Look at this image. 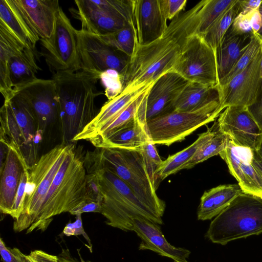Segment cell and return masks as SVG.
Here are the masks:
<instances>
[{"label":"cell","mask_w":262,"mask_h":262,"mask_svg":"<svg viewBox=\"0 0 262 262\" xmlns=\"http://www.w3.org/2000/svg\"><path fill=\"white\" fill-rule=\"evenodd\" d=\"M58 101V123L62 143L73 139L96 117V84L100 77L83 70L53 74Z\"/></svg>","instance_id":"1"},{"label":"cell","mask_w":262,"mask_h":262,"mask_svg":"<svg viewBox=\"0 0 262 262\" xmlns=\"http://www.w3.org/2000/svg\"><path fill=\"white\" fill-rule=\"evenodd\" d=\"M84 163L85 168L103 167L114 172L130 186L144 205L163 216L165 203L156 192L141 149L96 148L88 151Z\"/></svg>","instance_id":"2"},{"label":"cell","mask_w":262,"mask_h":262,"mask_svg":"<svg viewBox=\"0 0 262 262\" xmlns=\"http://www.w3.org/2000/svg\"><path fill=\"white\" fill-rule=\"evenodd\" d=\"M87 173H96L103 196L101 213L107 225L122 230L133 231V220L141 217L162 225V217L144 205L132 189L107 168H85Z\"/></svg>","instance_id":"3"},{"label":"cell","mask_w":262,"mask_h":262,"mask_svg":"<svg viewBox=\"0 0 262 262\" xmlns=\"http://www.w3.org/2000/svg\"><path fill=\"white\" fill-rule=\"evenodd\" d=\"M86 176L84 159L73 144L52 183L33 231L46 230L53 217L70 212L85 200Z\"/></svg>","instance_id":"4"},{"label":"cell","mask_w":262,"mask_h":262,"mask_svg":"<svg viewBox=\"0 0 262 262\" xmlns=\"http://www.w3.org/2000/svg\"><path fill=\"white\" fill-rule=\"evenodd\" d=\"M73 145L72 143L56 145L29 169L21 213L13 223L15 232L33 231L52 183Z\"/></svg>","instance_id":"5"},{"label":"cell","mask_w":262,"mask_h":262,"mask_svg":"<svg viewBox=\"0 0 262 262\" xmlns=\"http://www.w3.org/2000/svg\"><path fill=\"white\" fill-rule=\"evenodd\" d=\"M262 233V199L243 192L210 223L206 237L225 245L236 239Z\"/></svg>","instance_id":"6"},{"label":"cell","mask_w":262,"mask_h":262,"mask_svg":"<svg viewBox=\"0 0 262 262\" xmlns=\"http://www.w3.org/2000/svg\"><path fill=\"white\" fill-rule=\"evenodd\" d=\"M180 53V46L167 37L145 45L138 44L122 77V90L152 84L173 70Z\"/></svg>","instance_id":"7"},{"label":"cell","mask_w":262,"mask_h":262,"mask_svg":"<svg viewBox=\"0 0 262 262\" xmlns=\"http://www.w3.org/2000/svg\"><path fill=\"white\" fill-rule=\"evenodd\" d=\"M220 100L189 112L174 111L147 121L152 142L169 146L183 140L199 127L211 122L223 111Z\"/></svg>","instance_id":"8"},{"label":"cell","mask_w":262,"mask_h":262,"mask_svg":"<svg viewBox=\"0 0 262 262\" xmlns=\"http://www.w3.org/2000/svg\"><path fill=\"white\" fill-rule=\"evenodd\" d=\"M39 70L35 49L26 48L0 36V91L4 100H9L15 90L37 80Z\"/></svg>","instance_id":"9"},{"label":"cell","mask_w":262,"mask_h":262,"mask_svg":"<svg viewBox=\"0 0 262 262\" xmlns=\"http://www.w3.org/2000/svg\"><path fill=\"white\" fill-rule=\"evenodd\" d=\"M42 55L52 73L81 70L78 50V30L60 7L54 29L48 38L40 39Z\"/></svg>","instance_id":"10"},{"label":"cell","mask_w":262,"mask_h":262,"mask_svg":"<svg viewBox=\"0 0 262 262\" xmlns=\"http://www.w3.org/2000/svg\"><path fill=\"white\" fill-rule=\"evenodd\" d=\"M172 70L189 82L219 85L215 53L199 36H191L182 45Z\"/></svg>","instance_id":"11"},{"label":"cell","mask_w":262,"mask_h":262,"mask_svg":"<svg viewBox=\"0 0 262 262\" xmlns=\"http://www.w3.org/2000/svg\"><path fill=\"white\" fill-rule=\"evenodd\" d=\"M78 50L82 70L99 75L107 71L125 74L130 57L97 36L78 30Z\"/></svg>","instance_id":"12"},{"label":"cell","mask_w":262,"mask_h":262,"mask_svg":"<svg viewBox=\"0 0 262 262\" xmlns=\"http://www.w3.org/2000/svg\"><path fill=\"white\" fill-rule=\"evenodd\" d=\"M74 16L81 30L97 36L114 33L128 24L119 15L116 0H77Z\"/></svg>","instance_id":"13"},{"label":"cell","mask_w":262,"mask_h":262,"mask_svg":"<svg viewBox=\"0 0 262 262\" xmlns=\"http://www.w3.org/2000/svg\"><path fill=\"white\" fill-rule=\"evenodd\" d=\"M261 58L262 51L243 71L223 86H219L223 110L232 106L247 107L255 100L262 83Z\"/></svg>","instance_id":"14"},{"label":"cell","mask_w":262,"mask_h":262,"mask_svg":"<svg viewBox=\"0 0 262 262\" xmlns=\"http://www.w3.org/2000/svg\"><path fill=\"white\" fill-rule=\"evenodd\" d=\"M15 93L21 95L30 105L37 121L38 131L42 136L48 127L58 122V97L52 79L38 78Z\"/></svg>","instance_id":"15"},{"label":"cell","mask_w":262,"mask_h":262,"mask_svg":"<svg viewBox=\"0 0 262 262\" xmlns=\"http://www.w3.org/2000/svg\"><path fill=\"white\" fill-rule=\"evenodd\" d=\"M219 129L236 145L256 150L262 139L259 127L246 107L225 108L216 122Z\"/></svg>","instance_id":"16"},{"label":"cell","mask_w":262,"mask_h":262,"mask_svg":"<svg viewBox=\"0 0 262 262\" xmlns=\"http://www.w3.org/2000/svg\"><path fill=\"white\" fill-rule=\"evenodd\" d=\"M189 82L173 70L157 79L151 85L146 97V121L173 112L176 100Z\"/></svg>","instance_id":"17"},{"label":"cell","mask_w":262,"mask_h":262,"mask_svg":"<svg viewBox=\"0 0 262 262\" xmlns=\"http://www.w3.org/2000/svg\"><path fill=\"white\" fill-rule=\"evenodd\" d=\"M219 155L243 192L262 199V179L251 163L253 150L237 145L229 138L227 147Z\"/></svg>","instance_id":"18"},{"label":"cell","mask_w":262,"mask_h":262,"mask_svg":"<svg viewBox=\"0 0 262 262\" xmlns=\"http://www.w3.org/2000/svg\"><path fill=\"white\" fill-rule=\"evenodd\" d=\"M133 15L139 45H147L163 37L168 26L160 0H134Z\"/></svg>","instance_id":"19"},{"label":"cell","mask_w":262,"mask_h":262,"mask_svg":"<svg viewBox=\"0 0 262 262\" xmlns=\"http://www.w3.org/2000/svg\"><path fill=\"white\" fill-rule=\"evenodd\" d=\"M8 101L24 139L22 154L29 169L38 160V148L43 136L38 131L35 117L26 99L15 93Z\"/></svg>","instance_id":"20"},{"label":"cell","mask_w":262,"mask_h":262,"mask_svg":"<svg viewBox=\"0 0 262 262\" xmlns=\"http://www.w3.org/2000/svg\"><path fill=\"white\" fill-rule=\"evenodd\" d=\"M237 0H204L184 13L181 25L187 38L202 37L212 24Z\"/></svg>","instance_id":"21"},{"label":"cell","mask_w":262,"mask_h":262,"mask_svg":"<svg viewBox=\"0 0 262 262\" xmlns=\"http://www.w3.org/2000/svg\"><path fill=\"white\" fill-rule=\"evenodd\" d=\"M133 229L141 239L139 250H149L174 261L186 262L191 252L170 244L159 225L141 217L133 220Z\"/></svg>","instance_id":"22"},{"label":"cell","mask_w":262,"mask_h":262,"mask_svg":"<svg viewBox=\"0 0 262 262\" xmlns=\"http://www.w3.org/2000/svg\"><path fill=\"white\" fill-rule=\"evenodd\" d=\"M151 85H142L123 89L119 94L109 100L101 107L96 117L73 139V142L81 140L89 141Z\"/></svg>","instance_id":"23"},{"label":"cell","mask_w":262,"mask_h":262,"mask_svg":"<svg viewBox=\"0 0 262 262\" xmlns=\"http://www.w3.org/2000/svg\"><path fill=\"white\" fill-rule=\"evenodd\" d=\"M40 39L49 38L60 7L57 0H14Z\"/></svg>","instance_id":"24"},{"label":"cell","mask_w":262,"mask_h":262,"mask_svg":"<svg viewBox=\"0 0 262 262\" xmlns=\"http://www.w3.org/2000/svg\"><path fill=\"white\" fill-rule=\"evenodd\" d=\"M29 169L22 154L9 145L4 167L0 172V210L10 215L15 195L24 172Z\"/></svg>","instance_id":"25"},{"label":"cell","mask_w":262,"mask_h":262,"mask_svg":"<svg viewBox=\"0 0 262 262\" xmlns=\"http://www.w3.org/2000/svg\"><path fill=\"white\" fill-rule=\"evenodd\" d=\"M145 108L146 101L140 114L135 119L94 146L96 148L141 149L144 143L151 140L147 126Z\"/></svg>","instance_id":"26"},{"label":"cell","mask_w":262,"mask_h":262,"mask_svg":"<svg viewBox=\"0 0 262 262\" xmlns=\"http://www.w3.org/2000/svg\"><path fill=\"white\" fill-rule=\"evenodd\" d=\"M0 29L26 48L35 49L40 40L14 0L0 1Z\"/></svg>","instance_id":"27"},{"label":"cell","mask_w":262,"mask_h":262,"mask_svg":"<svg viewBox=\"0 0 262 262\" xmlns=\"http://www.w3.org/2000/svg\"><path fill=\"white\" fill-rule=\"evenodd\" d=\"M243 192L238 184L219 185L205 191L198 208V219L205 221L215 217Z\"/></svg>","instance_id":"28"},{"label":"cell","mask_w":262,"mask_h":262,"mask_svg":"<svg viewBox=\"0 0 262 262\" xmlns=\"http://www.w3.org/2000/svg\"><path fill=\"white\" fill-rule=\"evenodd\" d=\"M251 34L233 35L226 33L215 51L219 83L230 72L246 49Z\"/></svg>","instance_id":"29"},{"label":"cell","mask_w":262,"mask_h":262,"mask_svg":"<svg viewBox=\"0 0 262 262\" xmlns=\"http://www.w3.org/2000/svg\"><path fill=\"white\" fill-rule=\"evenodd\" d=\"M220 100L219 85L207 86L189 82L173 106V112H189Z\"/></svg>","instance_id":"30"},{"label":"cell","mask_w":262,"mask_h":262,"mask_svg":"<svg viewBox=\"0 0 262 262\" xmlns=\"http://www.w3.org/2000/svg\"><path fill=\"white\" fill-rule=\"evenodd\" d=\"M210 128L199 135L198 139L190 145L182 150L172 155H169L164 161H162L157 171V176L160 181L168 176L174 174L183 169L184 166L193 157L199 147L214 134L216 122Z\"/></svg>","instance_id":"31"},{"label":"cell","mask_w":262,"mask_h":262,"mask_svg":"<svg viewBox=\"0 0 262 262\" xmlns=\"http://www.w3.org/2000/svg\"><path fill=\"white\" fill-rule=\"evenodd\" d=\"M0 121V141L13 146L22 154L24 139L8 100L4 101L1 108Z\"/></svg>","instance_id":"32"},{"label":"cell","mask_w":262,"mask_h":262,"mask_svg":"<svg viewBox=\"0 0 262 262\" xmlns=\"http://www.w3.org/2000/svg\"><path fill=\"white\" fill-rule=\"evenodd\" d=\"M149 88L140 94L117 117L102 128L89 141L94 145L105 139L116 130L135 119L140 114L145 102Z\"/></svg>","instance_id":"33"},{"label":"cell","mask_w":262,"mask_h":262,"mask_svg":"<svg viewBox=\"0 0 262 262\" xmlns=\"http://www.w3.org/2000/svg\"><path fill=\"white\" fill-rule=\"evenodd\" d=\"M239 11V0L226 11L202 35L203 40L215 52Z\"/></svg>","instance_id":"34"},{"label":"cell","mask_w":262,"mask_h":262,"mask_svg":"<svg viewBox=\"0 0 262 262\" xmlns=\"http://www.w3.org/2000/svg\"><path fill=\"white\" fill-rule=\"evenodd\" d=\"M229 141V137L219 129L217 124L213 135L199 147L193 157L184 166L183 169H190L214 156L220 155L226 149Z\"/></svg>","instance_id":"35"},{"label":"cell","mask_w":262,"mask_h":262,"mask_svg":"<svg viewBox=\"0 0 262 262\" xmlns=\"http://www.w3.org/2000/svg\"><path fill=\"white\" fill-rule=\"evenodd\" d=\"M97 36L130 57L134 54L138 45L136 29L134 24H128L114 33Z\"/></svg>","instance_id":"36"},{"label":"cell","mask_w":262,"mask_h":262,"mask_svg":"<svg viewBox=\"0 0 262 262\" xmlns=\"http://www.w3.org/2000/svg\"><path fill=\"white\" fill-rule=\"evenodd\" d=\"M261 51L262 39L256 33L252 32L250 41L246 49L230 72L219 82V86H223L243 71Z\"/></svg>","instance_id":"37"},{"label":"cell","mask_w":262,"mask_h":262,"mask_svg":"<svg viewBox=\"0 0 262 262\" xmlns=\"http://www.w3.org/2000/svg\"><path fill=\"white\" fill-rule=\"evenodd\" d=\"M141 149L143 154L149 178L156 190L160 181L156 173L162 160L158 153L155 144L151 140L144 143Z\"/></svg>","instance_id":"38"},{"label":"cell","mask_w":262,"mask_h":262,"mask_svg":"<svg viewBox=\"0 0 262 262\" xmlns=\"http://www.w3.org/2000/svg\"><path fill=\"white\" fill-rule=\"evenodd\" d=\"M252 32L250 12L245 14L239 13L227 32L233 35L251 34Z\"/></svg>","instance_id":"39"},{"label":"cell","mask_w":262,"mask_h":262,"mask_svg":"<svg viewBox=\"0 0 262 262\" xmlns=\"http://www.w3.org/2000/svg\"><path fill=\"white\" fill-rule=\"evenodd\" d=\"M86 200L102 204L103 196L101 192L99 179L94 173H86Z\"/></svg>","instance_id":"40"},{"label":"cell","mask_w":262,"mask_h":262,"mask_svg":"<svg viewBox=\"0 0 262 262\" xmlns=\"http://www.w3.org/2000/svg\"><path fill=\"white\" fill-rule=\"evenodd\" d=\"M29 177V169L23 173L14 200L10 215L15 220L17 219L21 211L25 198V189Z\"/></svg>","instance_id":"41"},{"label":"cell","mask_w":262,"mask_h":262,"mask_svg":"<svg viewBox=\"0 0 262 262\" xmlns=\"http://www.w3.org/2000/svg\"><path fill=\"white\" fill-rule=\"evenodd\" d=\"M82 214L76 215V220L74 223H69L64 227L63 233L68 236L72 235H82L86 241L89 246L88 248L92 252V244L91 239L85 232L82 221Z\"/></svg>","instance_id":"42"},{"label":"cell","mask_w":262,"mask_h":262,"mask_svg":"<svg viewBox=\"0 0 262 262\" xmlns=\"http://www.w3.org/2000/svg\"><path fill=\"white\" fill-rule=\"evenodd\" d=\"M187 2L186 0H160V5L167 19H173L184 9Z\"/></svg>","instance_id":"43"},{"label":"cell","mask_w":262,"mask_h":262,"mask_svg":"<svg viewBox=\"0 0 262 262\" xmlns=\"http://www.w3.org/2000/svg\"><path fill=\"white\" fill-rule=\"evenodd\" d=\"M23 262H58L57 256L50 254L41 250H35L26 255L21 254Z\"/></svg>","instance_id":"44"},{"label":"cell","mask_w":262,"mask_h":262,"mask_svg":"<svg viewBox=\"0 0 262 262\" xmlns=\"http://www.w3.org/2000/svg\"><path fill=\"white\" fill-rule=\"evenodd\" d=\"M21 252L17 248L12 249L5 245L3 238L0 239V253L3 262H23Z\"/></svg>","instance_id":"45"},{"label":"cell","mask_w":262,"mask_h":262,"mask_svg":"<svg viewBox=\"0 0 262 262\" xmlns=\"http://www.w3.org/2000/svg\"><path fill=\"white\" fill-rule=\"evenodd\" d=\"M101 204L85 199L69 213L72 215H75L85 212H96L101 213Z\"/></svg>","instance_id":"46"},{"label":"cell","mask_w":262,"mask_h":262,"mask_svg":"<svg viewBox=\"0 0 262 262\" xmlns=\"http://www.w3.org/2000/svg\"><path fill=\"white\" fill-rule=\"evenodd\" d=\"M247 108L259 127L262 129V83L256 99Z\"/></svg>","instance_id":"47"},{"label":"cell","mask_w":262,"mask_h":262,"mask_svg":"<svg viewBox=\"0 0 262 262\" xmlns=\"http://www.w3.org/2000/svg\"><path fill=\"white\" fill-rule=\"evenodd\" d=\"M261 2L260 0H239V13L245 14L258 8Z\"/></svg>","instance_id":"48"},{"label":"cell","mask_w":262,"mask_h":262,"mask_svg":"<svg viewBox=\"0 0 262 262\" xmlns=\"http://www.w3.org/2000/svg\"><path fill=\"white\" fill-rule=\"evenodd\" d=\"M252 32L256 33L262 27V18L258 8L250 12Z\"/></svg>","instance_id":"49"},{"label":"cell","mask_w":262,"mask_h":262,"mask_svg":"<svg viewBox=\"0 0 262 262\" xmlns=\"http://www.w3.org/2000/svg\"><path fill=\"white\" fill-rule=\"evenodd\" d=\"M78 254L80 257L79 260L73 257L68 249H62L61 253L57 255L58 262H92L89 260H84L80 253Z\"/></svg>","instance_id":"50"},{"label":"cell","mask_w":262,"mask_h":262,"mask_svg":"<svg viewBox=\"0 0 262 262\" xmlns=\"http://www.w3.org/2000/svg\"><path fill=\"white\" fill-rule=\"evenodd\" d=\"M251 163L262 179V159L255 150H253V157Z\"/></svg>","instance_id":"51"},{"label":"cell","mask_w":262,"mask_h":262,"mask_svg":"<svg viewBox=\"0 0 262 262\" xmlns=\"http://www.w3.org/2000/svg\"><path fill=\"white\" fill-rule=\"evenodd\" d=\"M1 142V152H0V172L3 170L7 159L8 152L9 150V146L5 142L0 141Z\"/></svg>","instance_id":"52"},{"label":"cell","mask_w":262,"mask_h":262,"mask_svg":"<svg viewBox=\"0 0 262 262\" xmlns=\"http://www.w3.org/2000/svg\"><path fill=\"white\" fill-rule=\"evenodd\" d=\"M259 156L262 159V139L260 141V142L257 148L255 150Z\"/></svg>","instance_id":"53"},{"label":"cell","mask_w":262,"mask_h":262,"mask_svg":"<svg viewBox=\"0 0 262 262\" xmlns=\"http://www.w3.org/2000/svg\"><path fill=\"white\" fill-rule=\"evenodd\" d=\"M256 34L262 39V27Z\"/></svg>","instance_id":"54"},{"label":"cell","mask_w":262,"mask_h":262,"mask_svg":"<svg viewBox=\"0 0 262 262\" xmlns=\"http://www.w3.org/2000/svg\"><path fill=\"white\" fill-rule=\"evenodd\" d=\"M258 10H259V11L261 14V18H262V1L260 3V4L258 7Z\"/></svg>","instance_id":"55"},{"label":"cell","mask_w":262,"mask_h":262,"mask_svg":"<svg viewBox=\"0 0 262 262\" xmlns=\"http://www.w3.org/2000/svg\"><path fill=\"white\" fill-rule=\"evenodd\" d=\"M260 75L262 76V58L260 62Z\"/></svg>","instance_id":"56"},{"label":"cell","mask_w":262,"mask_h":262,"mask_svg":"<svg viewBox=\"0 0 262 262\" xmlns=\"http://www.w3.org/2000/svg\"><path fill=\"white\" fill-rule=\"evenodd\" d=\"M174 261V262H179V261ZM186 262H188V261H186Z\"/></svg>","instance_id":"57"}]
</instances>
